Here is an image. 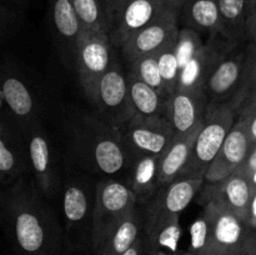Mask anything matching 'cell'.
Here are the masks:
<instances>
[{"instance_id":"obj_1","label":"cell","mask_w":256,"mask_h":255,"mask_svg":"<svg viewBox=\"0 0 256 255\" xmlns=\"http://www.w3.org/2000/svg\"><path fill=\"white\" fill-rule=\"evenodd\" d=\"M2 218L16 255H66L64 229L32 176L2 188Z\"/></svg>"},{"instance_id":"obj_2","label":"cell","mask_w":256,"mask_h":255,"mask_svg":"<svg viewBox=\"0 0 256 255\" xmlns=\"http://www.w3.org/2000/svg\"><path fill=\"white\" fill-rule=\"evenodd\" d=\"M68 130L76 159L85 169L106 179L129 172L132 156L119 130L78 109L68 116Z\"/></svg>"},{"instance_id":"obj_3","label":"cell","mask_w":256,"mask_h":255,"mask_svg":"<svg viewBox=\"0 0 256 255\" xmlns=\"http://www.w3.org/2000/svg\"><path fill=\"white\" fill-rule=\"evenodd\" d=\"M192 252H220L226 255L256 246V232L246 222L215 202L202 204V212L192 226Z\"/></svg>"},{"instance_id":"obj_4","label":"cell","mask_w":256,"mask_h":255,"mask_svg":"<svg viewBox=\"0 0 256 255\" xmlns=\"http://www.w3.org/2000/svg\"><path fill=\"white\" fill-rule=\"evenodd\" d=\"M236 109L230 102L208 105L206 115L195 140L192 155L179 178L204 179L208 169L236 122Z\"/></svg>"},{"instance_id":"obj_5","label":"cell","mask_w":256,"mask_h":255,"mask_svg":"<svg viewBox=\"0 0 256 255\" xmlns=\"http://www.w3.org/2000/svg\"><path fill=\"white\" fill-rule=\"evenodd\" d=\"M138 204L136 196L126 182L119 179H102L98 182L92 226V249L95 254L112 230Z\"/></svg>"},{"instance_id":"obj_6","label":"cell","mask_w":256,"mask_h":255,"mask_svg":"<svg viewBox=\"0 0 256 255\" xmlns=\"http://www.w3.org/2000/svg\"><path fill=\"white\" fill-rule=\"evenodd\" d=\"M95 192L79 179H68L62 188V209L68 250L82 252L92 248V209Z\"/></svg>"},{"instance_id":"obj_7","label":"cell","mask_w":256,"mask_h":255,"mask_svg":"<svg viewBox=\"0 0 256 255\" xmlns=\"http://www.w3.org/2000/svg\"><path fill=\"white\" fill-rule=\"evenodd\" d=\"M112 48L115 46L109 35L100 32L82 30L78 42L75 70L82 92L92 104L96 100L98 88L102 76L114 62Z\"/></svg>"},{"instance_id":"obj_8","label":"cell","mask_w":256,"mask_h":255,"mask_svg":"<svg viewBox=\"0 0 256 255\" xmlns=\"http://www.w3.org/2000/svg\"><path fill=\"white\" fill-rule=\"evenodd\" d=\"M94 105L96 106L95 115L118 130L135 118L130 102L128 75L115 60L100 82Z\"/></svg>"},{"instance_id":"obj_9","label":"cell","mask_w":256,"mask_h":255,"mask_svg":"<svg viewBox=\"0 0 256 255\" xmlns=\"http://www.w3.org/2000/svg\"><path fill=\"white\" fill-rule=\"evenodd\" d=\"M132 160L142 155L162 156L175 140L166 118H136L119 130Z\"/></svg>"},{"instance_id":"obj_10","label":"cell","mask_w":256,"mask_h":255,"mask_svg":"<svg viewBox=\"0 0 256 255\" xmlns=\"http://www.w3.org/2000/svg\"><path fill=\"white\" fill-rule=\"evenodd\" d=\"M204 185V179L179 178L160 188L156 194L142 204L144 225L180 218V214L195 199Z\"/></svg>"},{"instance_id":"obj_11","label":"cell","mask_w":256,"mask_h":255,"mask_svg":"<svg viewBox=\"0 0 256 255\" xmlns=\"http://www.w3.org/2000/svg\"><path fill=\"white\" fill-rule=\"evenodd\" d=\"M236 46L219 62L204 86V95L208 105L230 102L234 104L239 98L248 70H249V58L244 52H238Z\"/></svg>"},{"instance_id":"obj_12","label":"cell","mask_w":256,"mask_h":255,"mask_svg":"<svg viewBox=\"0 0 256 255\" xmlns=\"http://www.w3.org/2000/svg\"><path fill=\"white\" fill-rule=\"evenodd\" d=\"M239 42L228 40L220 34L212 35L202 44L199 52L194 55L189 64L182 70L178 89L190 90L204 94L206 80L214 72L219 62L234 49Z\"/></svg>"},{"instance_id":"obj_13","label":"cell","mask_w":256,"mask_h":255,"mask_svg":"<svg viewBox=\"0 0 256 255\" xmlns=\"http://www.w3.org/2000/svg\"><path fill=\"white\" fill-rule=\"evenodd\" d=\"M254 194L249 179L238 170L220 182L202 185L200 190V202L202 204L206 202H218L252 225V204Z\"/></svg>"},{"instance_id":"obj_14","label":"cell","mask_w":256,"mask_h":255,"mask_svg":"<svg viewBox=\"0 0 256 255\" xmlns=\"http://www.w3.org/2000/svg\"><path fill=\"white\" fill-rule=\"evenodd\" d=\"M179 30V15L170 12L132 35L120 50L128 62L146 55H156L178 39Z\"/></svg>"},{"instance_id":"obj_15","label":"cell","mask_w":256,"mask_h":255,"mask_svg":"<svg viewBox=\"0 0 256 255\" xmlns=\"http://www.w3.org/2000/svg\"><path fill=\"white\" fill-rule=\"evenodd\" d=\"M168 12L170 10L158 0H128L110 28L112 45L122 48L132 35Z\"/></svg>"},{"instance_id":"obj_16","label":"cell","mask_w":256,"mask_h":255,"mask_svg":"<svg viewBox=\"0 0 256 255\" xmlns=\"http://www.w3.org/2000/svg\"><path fill=\"white\" fill-rule=\"evenodd\" d=\"M28 129V148L32 178L44 196L50 199L56 194L59 184L52 142L38 122H32Z\"/></svg>"},{"instance_id":"obj_17","label":"cell","mask_w":256,"mask_h":255,"mask_svg":"<svg viewBox=\"0 0 256 255\" xmlns=\"http://www.w3.org/2000/svg\"><path fill=\"white\" fill-rule=\"evenodd\" d=\"M30 165L29 148L22 144L16 125L5 115L0 124V180L5 188L24 176Z\"/></svg>"},{"instance_id":"obj_18","label":"cell","mask_w":256,"mask_h":255,"mask_svg":"<svg viewBox=\"0 0 256 255\" xmlns=\"http://www.w3.org/2000/svg\"><path fill=\"white\" fill-rule=\"evenodd\" d=\"M52 29L65 64L75 69L78 42L82 32V22L72 0H48Z\"/></svg>"},{"instance_id":"obj_19","label":"cell","mask_w":256,"mask_h":255,"mask_svg":"<svg viewBox=\"0 0 256 255\" xmlns=\"http://www.w3.org/2000/svg\"><path fill=\"white\" fill-rule=\"evenodd\" d=\"M252 145L244 122L240 119L232 126L219 154L212 162L204 178V184H214L238 172L246 160Z\"/></svg>"},{"instance_id":"obj_20","label":"cell","mask_w":256,"mask_h":255,"mask_svg":"<svg viewBox=\"0 0 256 255\" xmlns=\"http://www.w3.org/2000/svg\"><path fill=\"white\" fill-rule=\"evenodd\" d=\"M206 110L208 100L202 92L176 89L168 98L165 118L172 125L175 138H180L204 122Z\"/></svg>"},{"instance_id":"obj_21","label":"cell","mask_w":256,"mask_h":255,"mask_svg":"<svg viewBox=\"0 0 256 255\" xmlns=\"http://www.w3.org/2000/svg\"><path fill=\"white\" fill-rule=\"evenodd\" d=\"M179 22L200 35H222L219 0H186L179 15Z\"/></svg>"},{"instance_id":"obj_22","label":"cell","mask_w":256,"mask_h":255,"mask_svg":"<svg viewBox=\"0 0 256 255\" xmlns=\"http://www.w3.org/2000/svg\"><path fill=\"white\" fill-rule=\"evenodd\" d=\"M144 232L142 210L139 204L112 230L102 246L95 255H122L129 250Z\"/></svg>"},{"instance_id":"obj_23","label":"cell","mask_w":256,"mask_h":255,"mask_svg":"<svg viewBox=\"0 0 256 255\" xmlns=\"http://www.w3.org/2000/svg\"><path fill=\"white\" fill-rule=\"evenodd\" d=\"M162 156L142 155L134 158L128 172L126 184L140 205L154 196L159 186V162Z\"/></svg>"},{"instance_id":"obj_24","label":"cell","mask_w":256,"mask_h":255,"mask_svg":"<svg viewBox=\"0 0 256 255\" xmlns=\"http://www.w3.org/2000/svg\"><path fill=\"white\" fill-rule=\"evenodd\" d=\"M202 122L192 130L189 134L184 136L175 138L172 144L169 149L164 152L160 158L159 162V186L162 188L170 182L179 179L182 169L186 165L190 155H192V148H194L195 140L199 135L200 129L202 126Z\"/></svg>"},{"instance_id":"obj_25","label":"cell","mask_w":256,"mask_h":255,"mask_svg":"<svg viewBox=\"0 0 256 255\" xmlns=\"http://www.w3.org/2000/svg\"><path fill=\"white\" fill-rule=\"evenodd\" d=\"M130 102L136 118H165L168 98L129 72L128 75Z\"/></svg>"},{"instance_id":"obj_26","label":"cell","mask_w":256,"mask_h":255,"mask_svg":"<svg viewBox=\"0 0 256 255\" xmlns=\"http://www.w3.org/2000/svg\"><path fill=\"white\" fill-rule=\"evenodd\" d=\"M2 102L16 120L29 122L35 114V100L28 85L15 75H5L2 85Z\"/></svg>"},{"instance_id":"obj_27","label":"cell","mask_w":256,"mask_h":255,"mask_svg":"<svg viewBox=\"0 0 256 255\" xmlns=\"http://www.w3.org/2000/svg\"><path fill=\"white\" fill-rule=\"evenodd\" d=\"M248 4L249 0H219L222 35L230 42H239L248 32Z\"/></svg>"},{"instance_id":"obj_28","label":"cell","mask_w":256,"mask_h":255,"mask_svg":"<svg viewBox=\"0 0 256 255\" xmlns=\"http://www.w3.org/2000/svg\"><path fill=\"white\" fill-rule=\"evenodd\" d=\"M82 30L100 32L109 35L110 22L102 0H72Z\"/></svg>"},{"instance_id":"obj_29","label":"cell","mask_w":256,"mask_h":255,"mask_svg":"<svg viewBox=\"0 0 256 255\" xmlns=\"http://www.w3.org/2000/svg\"><path fill=\"white\" fill-rule=\"evenodd\" d=\"M129 66L130 74L134 75L136 79L145 82L149 86L154 88V89L159 90L165 96H169L164 80H162V72H160L156 55H146V56L138 58L134 62H129Z\"/></svg>"},{"instance_id":"obj_30","label":"cell","mask_w":256,"mask_h":255,"mask_svg":"<svg viewBox=\"0 0 256 255\" xmlns=\"http://www.w3.org/2000/svg\"><path fill=\"white\" fill-rule=\"evenodd\" d=\"M176 40L170 42L166 48L156 54L160 72L169 96L178 89L180 78V65L176 56Z\"/></svg>"},{"instance_id":"obj_31","label":"cell","mask_w":256,"mask_h":255,"mask_svg":"<svg viewBox=\"0 0 256 255\" xmlns=\"http://www.w3.org/2000/svg\"><path fill=\"white\" fill-rule=\"evenodd\" d=\"M202 44L204 42L199 32L186 26L180 28L176 40V56L179 60L180 72L189 64L194 55L199 52Z\"/></svg>"},{"instance_id":"obj_32","label":"cell","mask_w":256,"mask_h":255,"mask_svg":"<svg viewBox=\"0 0 256 255\" xmlns=\"http://www.w3.org/2000/svg\"><path fill=\"white\" fill-rule=\"evenodd\" d=\"M15 8L18 6L8 2H2L0 6V32L2 39L12 35L19 24V12Z\"/></svg>"},{"instance_id":"obj_33","label":"cell","mask_w":256,"mask_h":255,"mask_svg":"<svg viewBox=\"0 0 256 255\" xmlns=\"http://www.w3.org/2000/svg\"><path fill=\"white\" fill-rule=\"evenodd\" d=\"M239 119L244 122L248 136H249L252 145L254 146L256 145V108L242 112V115H239Z\"/></svg>"},{"instance_id":"obj_34","label":"cell","mask_w":256,"mask_h":255,"mask_svg":"<svg viewBox=\"0 0 256 255\" xmlns=\"http://www.w3.org/2000/svg\"><path fill=\"white\" fill-rule=\"evenodd\" d=\"M126 2L128 0H102L105 12H106L108 18H109L110 28H112V22H114L115 19H116V16H118V14L120 12V10H122V6L126 4Z\"/></svg>"},{"instance_id":"obj_35","label":"cell","mask_w":256,"mask_h":255,"mask_svg":"<svg viewBox=\"0 0 256 255\" xmlns=\"http://www.w3.org/2000/svg\"><path fill=\"white\" fill-rule=\"evenodd\" d=\"M248 34L256 39V0L248 4Z\"/></svg>"},{"instance_id":"obj_36","label":"cell","mask_w":256,"mask_h":255,"mask_svg":"<svg viewBox=\"0 0 256 255\" xmlns=\"http://www.w3.org/2000/svg\"><path fill=\"white\" fill-rule=\"evenodd\" d=\"M255 170H256V145H254V146L252 148L246 160H245L244 164L240 166L239 172H242L245 176L249 178Z\"/></svg>"},{"instance_id":"obj_37","label":"cell","mask_w":256,"mask_h":255,"mask_svg":"<svg viewBox=\"0 0 256 255\" xmlns=\"http://www.w3.org/2000/svg\"><path fill=\"white\" fill-rule=\"evenodd\" d=\"M158 2H159L160 4L164 5L168 10H170V12L180 15L182 6H184V4L186 0H158Z\"/></svg>"},{"instance_id":"obj_38","label":"cell","mask_w":256,"mask_h":255,"mask_svg":"<svg viewBox=\"0 0 256 255\" xmlns=\"http://www.w3.org/2000/svg\"><path fill=\"white\" fill-rule=\"evenodd\" d=\"M122 255H145V242H144V236L142 235L139 240L130 248L129 250L124 252Z\"/></svg>"},{"instance_id":"obj_39","label":"cell","mask_w":256,"mask_h":255,"mask_svg":"<svg viewBox=\"0 0 256 255\" xmlns=\"http://www.w3.org/2000/svg\"><path fill=\"white\" fill-rule=\"evenodd\" d=\"M256 225V192L254 194V199H252V226L254 228Z\"/></svg>"},{"instance_id":"obj_40","label":"cell","mask_w":256,"mask_h":255,"mask_svg":"<svg viewBox=\"0 0 256 255\" xmlns=\"http://www.w3.org/2000/svg\"><path fill=\"white\" fill-rule=\"evenodd\" d=\"M28 2H29V0H2V2H8V4L15 5V6L18 8H20V5L26 4Z\"/></svg>"},{"instance_id":"obj_41","label":"cell","mask_w":256,"mask_h":255,"mask_svg":"<svg viewBox=\"0 0 256 255\" xmlns=\"http://www.w3.org/2000/svg\"><path fill=\"white\" fill-rule=\"evenodd\" d=\"M248 179H249L250 184H252V190H254V192H256V170L252 175H250L249 178H248Z\"/></svg>"},{"instance_id":"obj_42","label":"cell","mask_w":256,"mask_h":255,"mask_svg":"<svg viewBox=\"0 0 256 255\" xmlns=\"http://www.w3.org/2000/svg\"><path fill=\"white\" fill-rule=\"evenodd\" d=\"M239 255H256V246L250 248V249H248V250H245V252H240Z\"/></svg>"},{"instance_id":"obj_43","label":"cell","mask_w":256,"mask_h":255,"mask_svg":"<svg viewBox=\"0 0 256 255\" xmlns=\"http://www.w3.org/2000/svg\"><path fill=\"white\" fill-rule=\"evenodd\" d=\"M199 255H226L224 252H204Z\"/></svg>"},{"instance_id":"obj_44","label":"cell","mask_w":256,"mask_h":255,"mask_svg":"<svg viewBox=\"0 0 256 255\" xmlns=\"http://www.w3.org/2000/svg\"><path fill=\"white\" fill-rule=\"evenodd\" d=\"M174 255H196V254L192 252H176V254H174Z\"/></svg>"},{"instance_id":"obj_45","label":"cell","mask_w":256,"mask_h":255,"mask_svg":"<svg viewBox=\"0 0 256 255\" xmlns=\"http://www.w3.org/2000/svg\"><path fill=\"white\" fill-rule=\"evenodd\" d=\"M66 255H80V252H70V250H68Z\"/></svg>"},{"instance_id":"obj_46","label":"cell","mask_w":256,"mask_h":255,"mask_svg":"<svg viewBox=\"0 0 256 255\" xmlns=\"http://www.w3.org/2000/svg\"><path fill=\"white\" fill-rule=\"evenodd\" d=\"M254 230H255V232H256V225L254 226Z\"/></svg>"}]
</instances>
